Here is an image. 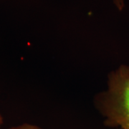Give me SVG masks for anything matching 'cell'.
<instances>
[{
    "label": "cell",
    "instance_id": "obj_1",
    "mask_svg": "<svg viewBox=\"0 0 129 129\" xmlns=\"http://www.w3.org/2000/svg\"><path fill=\"white\" fill-rule=\"evenodd\" d=\"M95 106L105 126L129 129V64H120L108 74L107 88L97 94Z\"/></svg>",
    "mask_w": 129,
    "mask_h": 129
},
{
    "label": "cell",
    "instance_id": "obj_2",
    "mask_svg": "<svg viewBox=\"0 0 129 129\" xmlns=\"http://www.w3.org/2000/svg\"><path fill=\"white\" fill-rule=\"evenodd\" d=\"M8 129H43L40 126H38L37 125L29 123H24L22 124L14 125L12 127H10Z\"/></svg>",
    "mask_w": 129,
    "mask_h": 129
},
{
    "label": "cell",
    "instance_id": "obj_3",
    "mask_svg": "<svg viewBox=\"0 0 129 129\" xmlns=\"http://www.w3.org/2000/svg\"><path fill=\"white\" fill-rule=\"evenodd\" d=\"M115 7L118 11H123L125 7V0H111Z\"/></svg>",
    "mask_w": 129,
    "mask_h": 129
},
{
    "label": "cell",
    "instance_id": "obj_4",
    "mask_svg": "<svg viewBox=\"0 0 129 129\" xmlns=\"http://www.w3.org/2000/svg\"><path fill=\"white\" fill-rule=\"evenodd\" d=\"M3 122H4V118H3V116H2V115L0 113V128H1V126L2 125V124H3Z\"/></svg>",
    "mask_w": 129,
    "mask_h": 129
}]
</instances>
